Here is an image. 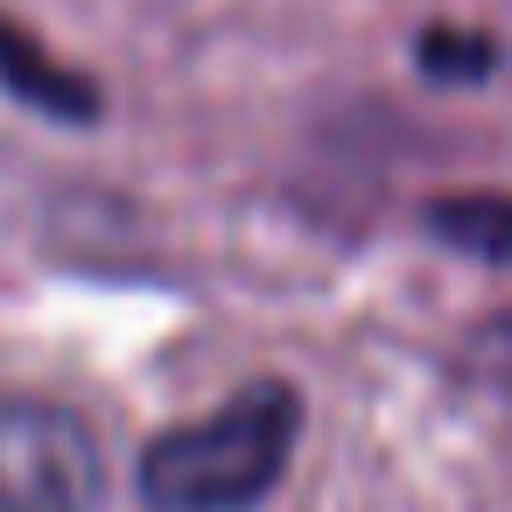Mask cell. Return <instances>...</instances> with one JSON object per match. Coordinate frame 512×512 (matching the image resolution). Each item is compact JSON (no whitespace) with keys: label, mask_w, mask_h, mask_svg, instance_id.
I'll return each instance as SVG.
<instances>
[{"label":"cell","mask_w":512,"mask_h":512,"mask_svg":"<svg viewBox=\"0 0 512 512\" xmlns=\"http://www.w3.org/2000/svg\"><path fill=\"white\" fill-rule=\"evenodd\" d=\"M302 400L281 379H253L204 421H183L141 449V498L155 512H253L295 456Z\"/></svg>","instance_id":"cell-1"},{"label":"cell","mask_w":512,"mask_h":512,"mask_svg":"<svg viewBox=\"0 0 512 512\" xmlns=\"http://www.w3.org/2000/svg\"><path fill=\"white\" fill-rule=\"evenodd\" d=\"M106 498V449L85 414L0 393V512H92Z\"/></svg>","instance_id":"cell-2"},{"label":"cell","mask_w":512,"mask_h":512,"mask_svg":"<svg viewBox=\"0 0 512 512\" xmlns=\"http://www.w3.org/2000/svg\"><path fill=\"white\" fill-rule=\"evenodd\" d=\"M0 85H8L22 106L50 113V120H92L99 113V92L78 64L50 57L29 29H15L8 15H0Z\"/></svg>","instance_id":"cell-3"},{"label":"cell","mask_w":512,"mask_h":512,"mask_svg":"<svg viewBox=\"0 0 512 512\" xmlns=\"http://www.w3.org/2000/svg\"><path fill=\"white\" fill-rule=\"evenodd\" d=\"M428 232L470 260H491L512 274V197L498 190H463V197H442L428 204Z\"/></svg>","instance_id":"cell-4"},{"label":"cell","mask_w":512,"mask_h":512,"mask_svg":"<svg viewBox=\"0 0 512 512\" xmlns=\"http://www.w3.org/2000/svg\"><path fill=\"white\" fill-rule=\"evenodd\" d=\"M421 64H428V78H484L491 71V43H477V36H421Z\"/></svg>","instance_id":"cell-5"}]
</instances>
